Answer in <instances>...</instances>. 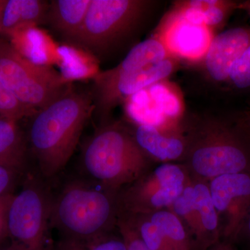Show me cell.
I'll list each match as a JSON object with an SVG mask.
<instances>
[{"label": "cell", "instance_id": "obj_1", "mask_svg": "<svg viewBox=\"0 0 250 250\" xmlns=\"http://www.w3.org/2000/svg\"><path fill=\"white\" fill-rule=\"evenodd\" d=\"M95 110L93 93L72 86L31 117L27 151L41 177L49 182L64 170Z\"/></svg>", "mask_w": 250, "mask_h": 250}, {"label": "cell", "instance_id": "obj_2", "mask_svg": "<svg viewBox=\"0 0 250 250\" xmlns=\"http://www.w3.org/2000/svg\"><path fill=\"white\" fill-rule=\"evenodd\" d=\"M121 191L78 174L53 191L51 228L60 240L84 243L117 228Z\"/></svg>", "mask_w": 250, "mask_h": 250}, {"label": "cell", "instance_id": "obj_3", "mask_svg": "<svg viewBox=\"0 0 250 250\" xmlns=\"http://www.w3.org/2000/svg\"><path fill=\"white\" fill-rule=\"evenodd\" d=\"M151 161L132 132L121 125L104 123L82 146L79 174L121 191L151 170Z\"/></svg>", "mask_w": 250, "mask_h": 250}, {"label": "cell", "instance_id": "obj_4", "mask_svg": "<svg viewBox=\"0 0 250 250\" xmlns=\"http://www.w3.org/2000/svg\"><path fill=\"white\" fill-rule=\"evenodd\" d=\"M184 139L182 166L192 181L208 183L223 174H250L249 132L208 121L197 125Z\"/></svg>", "mask_w": 250, "mask_h": 250}, {"label": "cell", "instance_id": "obj_5", "mask_svg": "<svg viewBox=\"0 0 250 250\" xmlns=\"http://www.w3.org/2000/svg\"><path fill=\"white\" fill-rule=\"evenodd\" d=\"M53 190L48 181L29 170L14 194L7 213L8 238L16 250H49Z\"/></svg>", "mask_w": 250, "mask_h": 250}, {"label": "cell", "instance_id": "obj_6", "mask_svg": "<svg viewBox=\"0 0 250 250\" xmlns=\"http://www.w3.org/2000/svg\"><path fill=\"white\" fill-rule=\"evenodd\" d=\"M0 81L20 103L36 112L72 87L53 67L34 62L4 41L0 42Z\"/></svg>", "mask_w": 250, "mask_h": 250}, {"label": "cell", "instance_id": "obj_7", "mask_svg": "<svg viewBox=\"0 0 250 250\" xmlns=\"http://www.w3.org/2000/svg\"><path fill=\"white\" fill-rule=\"evenodd\" d=\"M150 4L143 0H92L73 42L94 55H105L136 29Z\"/></svg>", "mask_w": 250, "mask_h": 250}, {"label": "cell", "instance_id": "obj_8", "mask_svg": "<svg viewBox=\"0 0 250 250\" xmlns=\"http://www.w3.org/2000/svg\"><path fill=\"white\" fill-rule=\"evenodd\" d=\"M190 182L183 166L164 163L121 190V211L147 214L169 208Z\"/></svg>", "mask_w": 250, "mask_h": 250}, {"label": "cell", "instance_id": "obj_9", "mask_svg": "<svg viewBox=\"0 0 250 250\" xmlns=\"http://www.w3.org/2000/svg\"><path fill=\"white\" fill-rule=\"evenodd\" d=\"M174 59L170 57L154 65L120 75H109L104 71L97 73L93 77L92 93L95 111L102 123L106 122L110 112L118 103L170 76L175 69Z\"/></svg>", "mask_w": 250, "mask_h": 250}, {"label": "cell", "instance_id": "obj_10", "mask_svg": "<svg viewBox=\"0 0 250 250\" xmlns=\"http://www.w3.org/2000/svg\"><path fill=\"white\" fill-rule=\"evenodd\" d=\"M223 241L234 243L250 208V174L232 173L208 182Z\"/></svg>", "mask_w": 250, "mask_h": 250}, {"label": "cell", "instance_id": "obj_11", "mask_svg": "<svg viewBox=\"0 0 250 250\" xmlns=\"http://www.w3.org/2000/svg\"><path fill=\"white\" fill-rule=\"evenodd\" d=\"M156 37L174 58L194 61L205 57L213 36L209 28L188 22L171 12Z\"/></svg>", "mask_w": 250, "mask_h": 250}, {"label": "cell", "instance_id": "obj_12", "mask_svg": "<svg viewBox=\"0 0 250 250\" xmlns=\"http://www.w3.org/2000/svg\"><path fill=\"white\" fill-rule=\"evenodd\" d=\"M250 45V28H231L213 36L203 58L210 78L228 82L233 65Z\"/></svg>", "mask_w": 250, "mask_h": 250}, {"label": "cell", "instance_id": "obj_13", "mask_svg": "<svg viewBox=\"0 0 250 250\" xmlns=\"http://www.w3.org/2000/svg\"><path fill=\"white\" fill-rule=\"evenodd\" d=\"M238 6V3L231 1L192 0L179 2L171 12L188 22L205 25L212 31L223 25Z\"/></svg>", "mask_w": 250, "mask_h": 250}, {"label": "cell", "instance_id": "obj_14", "mask_svg": "<svg viewBox=\"0 0 250 250\" xmlns=\"http://www.w3.org/2000/svg\"><path fill=\"white\" fill-rule=\"evenodd\" d=\"M192 197L201 232L197 250H208L221 241L222 238L220 220L208 183L192 181Z\"/></svg>", "mask_w": 250, "mask_h": 250}, {"label": "cell", "instance_id": "obj_15", "mask_svg": "<svg viewBox=\"0 0 250 250\" xmlns=\"http://www.w3.org/2000/svg\"><path fill=\"white\" fill-rule=\"evenodd\" d=\"M133 134L139 147L151 160L169 163L183 159L186 152L184 138L164 136L159 129L149 125H137Z\"/></svg>", "mask_w": 250, "mask_h": 250}, {"label": "cell", "instance_id": "obj_16", "mask_svg": "<svg viewBox=\"0 0 250 250\" xmlns=\"http://www.w3.org/2000/svg\"><path fill=\"white\" fill-rule=\"evenodd\" d=\"M92 0H56L49 10L52 27L62 37L73 42L82 29Z\"/></svg>", "mask_w": 250, "mask_h": 250}, {"label": "cell", "instance_id": "obj_17", "mask_svg": "<svg viewBox=\"0 0 250 250\" xmlns=\"http://www.w3.org/2000/svg\"><path fill=\"white\" fill-rule=\"evenodd\" d=\"M46 8L45 3L40 0H6L1 33L8 35L37 24L46 14Z\"/></svg>", "mask_w": 250, "mask_h": 250}, {"label": "cell", "instance_id": "obj_18", "mask_svg": "<svg viewBox=\"0 0 250 250\" xmlns=\"http://www.w3.org/2000/svg\"><path fill=\"white\" fill-rule=\"evenodd\" d=\"M173 57L158 37H153L135 45L117 66L104 71L109 75H117L133 71Z\"/></svg>", "mask_w": 250, "mask_h": 250}, {"label": "cell", "instance_id": "obj_19", "mask_svg": "<svg viewBox=\"0 0 250 250\" xmlns=\"http://www.w3.org/2000/svg\"><path fill=\"white\" fill-rule=\"evenodd\" d=\"M147 215L160 229L171 250H192L191 241L185 227L172 210L166 208Z\"/></svg>", "mask_w": 250, "mask_h": 250}, {"label": "cell", "instance_id": "obj_20", "mask_svg": "<svg viewBox=\"0 0 250 250\" xmlns=\"http://www.w3.org/2000/svg\"><path fill=\"white\" fill-rule=\"evenodd\" d=\"M120 214L136 230L148 250H171L160 229L147 214L124 211Z\"/></svg>", "mask_w": 250, "mask_h": 250}, {"label": "cell", "instance_id": "obj_21", "mask_svg": "<svg viewBox=\"0 0 250 250\" xmlns=\"http://www.w3.org/2000/svg\"><path fill=\"white\" fill-rule=\"evenodd\" d=\"M147 90L153 103L167 121L177 119L182 114V99L170 83L162 81L151 85Z\"/></svg>", "mask_w": 250, "mask_h": 250}, {"label": "cell", "instance_id": "obj_22", "mask_svg": "<svg viewBox=\"0 0 250 250\" xmlns=\"http://www.w3.org/2000/svg\"><path fill=\"white\" fill-rule=\"evenodd\" d=\"M29 170L28 167L0 161V198L14 194Z\"/></svg>", "mask_w": 250, "mask_h": 250}, {"label": "cell", "instance_id": "obj_23", "mask_svg": "<svg viewBox=\"0 0 250 250\" xmlns=\"http://www.w3.org/2000/svg\"><path fill=\"white\" fill-rule=\"evenodd\" d=\"M36 113L20 103L0 81V118L18 122L23 118H31Z\"/></svg>", "mask_w": 250, "mask_h": 250}, {"label": "cell", "instance_id": "obj_24", "mask_svg": "<svg viewBox=\"0 0 250 250\" xmlns=\"http://www.w3.org/2000/svg\"><path fill=\"white\" fill-rule=\"evenodd\" d=\"M233 88H250V45L233 65L228 82Z\"/></svg>", "mask_w": 250, "mask_h": 250}, {"label": "cell", "instance_id": "obj_25", "mask_svg": "<svg viewBox=\"0 0 250 250\" xmlns=\"http://www.w3.org/2000/svg\"><path fill=\"white\" fill-rule=\"evenodd\" d=\"M80 244L83 250H127L126 242L117 228Z\"/></svg>", "mask_w": 250, "mask_h": 250}, {"label": "cell", "instance_id": "obj_26", "mask_svg": "<svg viewBox=\"0 0 250 250\" xmlns=\"http://www.w3.org/2000/svg\"><path fill=\"white\" fill-rule=\"evenodd\" d=\"M117 228L126 242L127 250H148L136 230L121 215L118 217Z\"/></svg>", "mask_w": 250, "mask_h": 250}, {"label": "cell", "instance_id": "obj_27", "mask_svg": "<svg viewBox=\"0 0 250 250\" xmlns=\"http://www.w3.org/2000/svg\"><path fill=\"white\" fill-rule=\"evenodd\" d=\"M13 195L14 194L0 198V244L8 238L7 213Z\"/></svg>", "mask_w": 250, "mask_h": 250}, {"label": "cell", "instance_id": "obj_28", "mask_svg": "<svg viewBox=\"0 0 250 250\" xmlns=\"http://www.w3.org/2000/svg\"><path fill=\"white\" fill-rule=\"evenodd\" d=\"M235 242H243L250 249V208Z\"/></svg>", "mask_w": 250, "mask_h": 250}, {"label": "cell", "instance_id": "obj_29", "mask_svg": "<svg viewBox=\"0 0 250 250\" xmlns=\"http://www.w3.org/2000/svg\"><path fill=\"white\" fill-rule=\"evenodd\" d=\"M49 250H83V248L80 243L59 240L53 242Z\"/></svg>", "mask_w": 250, "mask_h": 250}, {"label": "cell", "instance_id": "obj_30", "mask_svg": "<svg viewBox=\"0 0 250 250\" xmlns=\"http://www.w3.org/2000/svg\"><path fill=\"white\" fill-rule=\"evenodd\" d=\"M208 250H236V249L233 248L232 243L230 242L221 241Z\"/></svg>", "mask_w": 250, "mask_h": 250}, {"label": "cell", "instance_id": "obj_31", "mask_svg": "<svg viewBox=\"0 0 250 250\" xmlns=\"http://www.w3.org/2000/svg\"><path fill=\"white\" fill-rule=\"evenodd\" d=\"M238 9H243L247 11L250 16V1H246V2L239 3L238 4Z\"/></svg>", "mask_w": 250, "mask_h": 250}, {"label": "cell", "instance_id": "obj_32", "mask_svg": "<svg viewBox=\"0 0 250 250\" xmlns=\"http://www.w3.org/2000/svg\"><path fill=\"white\" fill-rule=\"evenodd\" d=\"M6 0H0V33H1V19H2L3 11H4Z\"/></svg>", "mask_w": 250, "mask_h": 250}, {"label": "cell", "instance_id": "obj_33", "mask_svg": "<svg viewBox=\"0 0 250 250\" xmlns=\"http://www.w3.org/2000/svg\"><path fill=\"white\" fill-rule=\"evenodd\" d=\"M0 250H16L13 248L11 245H9V246L4 247V248H0Z\"/></svg>", "mask_w": 250, "mask_h": 250}, {"label": "cell", "instance_id": "obj_34", "mask_svg": "<svg viewBox=\"0 0 250 250\" xmlns=\"http://www.w3.org/2000/svg\"><path fill=\"white\" fill-rule=\"evenodd\" d=\"M249 136H250V132H249Z\"/></svg>", "mask_w": 250, "mask_h": 250}]
</instances>
